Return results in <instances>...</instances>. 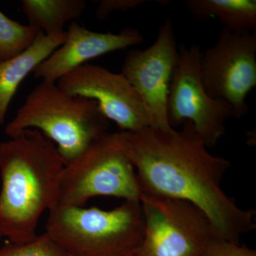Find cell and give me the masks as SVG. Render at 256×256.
<instances>
[{
    "label": "cell",
    "instance_id": "cell-8",
    "mask_svg": "<svg viewBox=\"0 0 256 256\" xmlns=\"http://www.w3.org/2000/svg\"><path fill=\"white\" fill-rule=\"evenodd\" d=\"M202 54L198 45L180 46L166 100V119L172 128L190 121L207 148H213L225 134L226 122L234 114L228 104L210 98L205 92L200 78Z\"/></svg>",
    "mask_w": 256,
    "mask_h": 256
},
{
    "label": "cell",
    "instance_id": "cell-5",
    "mask_svg": "<svg viewBox=\"0 0 256 256\" xmlns=\"http://www.w3.org/2000/svg\"><path fill=\"white\" fill-rule=\"evenodd\" d=\"M142 195L126 132H107L64 165L57 206L84 207L97 196L140 201Z\"/></svg>",
    "mask_w": 256,
    "mask_h": 256
},
{
    "label": "cell",
    "instance_id": "cell-10",
    "mask_svg": "<svg viewBox=\"0 0 256 256\" xmlns=\"http://www.w3.org/2000/svg\"><path fill=\"white\" fill-rule=\"evenodd\" d=\"M178 56L174 28L166 20L152 46L128 52L121 72L142 98L150 116L151 127L165 132L174 129L168 124L166 106Z\"/></svg>",
    "mask_w": 256,
    "mask_h": 256
},
{
    "label": "cell",
    "instance_id": "cell-17",
    "mask_svg": "<svg viewBox=\"0 0 256 256\" xmlns=\"http://www.w3.org/2000/svg\"><path fill=\"white\" fill-rule=\"evenodd\" d=\"M198 256H256V250L225 239L214 237Z\"/></svg>",
    "mask_w": 256,
    "mask_h": 256
},
{
    "label": "cell",
    "instance_id": "cell-12",
    "mask_svg": "<svg viewBox=\"0 0 256 256\" xmlns=\"http://www.w3.org/2000/svg\"><path fill=\"white\" fill-rule=\"evenodd\" d=\"M66 32L54 35L40 32L35 42L20 54L0 63V126L18 86L55 50L63 44Z\"/></svg>",
    "mask_w": 256,
    "mask_h": 256
},
{
    "label": "cell",
    "instance_id": "cell-4",
    "mask_svg": "<svg viewBox=\"0 0 256 256\" xmlns=\"http://www.w3.org/2000/svg\"><path fill=\"white\" fill-rule=\"evenodd\" d=\"M45 232L68 256H136L144 235L141 202L124 200L110 210L56 206Z\"/></svg>",
    "mask_w": 256,
    "mask_h": 256
},
{
    "label": "cell",
    "instance_id": "cell-6",
    "mask_svg": "<svg viewBox=\"0 0 256 256\" xmlns=\"http://www.w3.org/2000/svg\"><path fill=\"white\" fill-rule=\"evenodd\" d=\"M142 245L136 256H198L214 230L206 215L184 200L142 194Z\"/></svg>",
    "mask_w": 256,
    "mask_h": 256
},
{
    "label": "cell",
    "instance_id": "cell-16",
    "mask_svg": "<svg viewBox=\"0 0 256 256\" xmlns=\"http://www.w3.org/2000/svg\"><path fill=\"white\" fill-rule=\"evenodd\" d=\"M0 256H68L48 234L37 235L25 244L8 242L0 248Z\"/></svg>",
    "mask_w": 256,
    "mask_h": 256
},
{
    "label": "cell",
    "instance_id": "cell-9",
    "mask_svg": "<svg viewBox=\"0 0 256 256\" xmlns=\"http://www.w3.org/2000/svg\"><path fill=\"white\" fill-rule=\"evenodd\" d=\"M56 84L68 95L96 101L106 118L114 121L122 131L136 132L152 126L150 116L142 98L122 73L85 64Z\"/></svg>",
    "mask_w": 256,
    "mask_h": 256
},
{
    "label": "cell",
    "instance_id": "cell-2",
    "mask_svg": "<svg viewBox=\"0 0 256 256\" xmlns=\"http://www.w3.org/2000/svg\"><path fill=\"white\" fill-rule=\"evenodd\" d=\"M63 160L40 131L26 129L0 144V234L10 242L36 236L40 216L58 205Z\"/></svg>",
    "mask_w": 256,
    "mask_h": 256
},
{
    "label": "cell",
    "instance_id": "cell-14",
    "mask_svg": "<svg viewBox=\"0 0 256 256\" xmlns=\"http://www.w3.org/2000/svg\"><path fill=\"white\" fill-rule=\"evenodd\" d=\"M24 14L28 25L46 35L63 33L68 22L79 18L86 6L84 0H23Z\"/></svg>",
    "mask_w": 256,
    "mask_h": 256
},
{
    "label": "cell",
    "instance_id": "cell-7",
    "mask_svg": "<svg viewBox=\"0 0 256 256\" xmlns=\"http://www.w3.org/2000/svg\"><path fill=\"white\" fill-rule=\"evenodd\" d=\"M200 73L207 95L242 118L248 112L246 96L256 86V32L222 28L214 46L202 54Z\"/></svg>",
    "mask_w": 256,
    "mask_h": 256
},
{
    "label": "cell",
    "instance_id": "cell-15",
    "mask_svg": "<svg viewBox=\"0 0 256 256\" xmlns=\"http://www.w3.org/2000/svg\"><path fill=\"white\" fill-rule=\"evenodd\" d=\"M41 32L30 25L16 22L0 12V63L26 50Z\"/></svg>",
    "mask_w": 256,
    "mask_h": 256
},
{
    "label": "cell",
    "instance_id": "cell-11",
    "mask_svg": "<svg viewBox=\"0 0 256 256\" xmlns=\"http://www.w3.org/2000/svg\"><path fill=\"white\" fill-rule=\"evenodd\" d=\"M144 40L140 32L124 28L118 34L100 33L87 30L73 22L66 32V38L58 47L33 70L35 78L56 82L63 76L84 65L88 60L114 50L136 46Z\"/></svg>",
    "mask_w": 256,
    "mask_h": 256
},
{
    "label": "cell",
    "instance_id": "cell-18",
    "mask_svg": "<svg viewBox=\"0 0 256 256\" xmlns=\"http://www.w3.org/2000/svg\"><path fill=\"white\" fill-rule=\"evenodd\" d=\"M146 0H102L96 10V15L100 20H105L109 14L114 11H126L134 9L144 3Z\"/></svg>",
    "mask_w": 256,
    "mask_h": 256
},
{
    "label": "cell",
    "instance_id": "cell-19",
    "mask_svg": "<svg viewBox=\"0 0 256 256\" xmlns=\"http://www.w3.org/2000/svg\"><path fill=\"white\" fill-rule=\"evenodd\" d=\"M2 234H0V242H1L2 238Z\"/></svg>",
    "mask_w": 256,
    "mask_h": 256
},
{
    "label": "cell",
    "instance_id": "cell-3",
    "mask_svg": "<svg viewBox=\"0 0 256 256\" xmlns=\"http://www.w3.org/2000/svg\"><path fill=\"white\" fill-rule=\"evenodd\" d=\"M26 129L37 130L54 141L66 165L108 132L109 122L96 101L68 95L56 82H42L28 94L5 134L12 138Z\"/></svg>",
    "mask_w": 256,
    "mask_h": 256
},
{
    "label": "cell",
    "instance_id": "cell-13",
    "mask_svg": "<svg viewBox=\"0 0 256 256\" xmlns=\"http://www.w3.org/2000/svg\"><path fill=\"white\" fill-rule=\"evenodd\" d=\"M184 3L201 21L214 16L223 28L234 33L256 32L255 0H186Z\"/></svg>",
    "mask_w": 256,
    "mask_h": 256
},
{
    "label": "cell",
    "instance_id": "cell-1",
    "mask_svg": "<svg viewBox=\"0 0 256 256\" xmlns=\"http://www.w3.org/2000/svg\"><path fill=\"white\" fill-rule=\"evenodd\" d=\"M182 124L180 131L126 132L142 194L193 204L208 217L216 238L239 244L242 234L256 228V210H242L224 192L220 183L230 163L210 153L192 122Z\"/></svg>",
    "mask_w": 256,
    "mask_h": 256
}]
</instances>
